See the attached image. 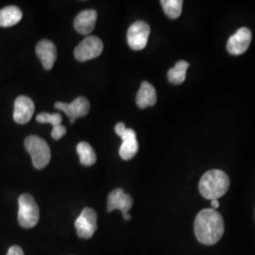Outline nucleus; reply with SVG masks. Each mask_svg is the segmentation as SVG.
<instances>
[{
	"mask_svg": "<svg viewBox=\"0 0 255 255\" xmlns=\"http://www.w3.org/2000/svg\"><path fill=\"white\" fill-rule=\"evenodd\" d=\"M157 101V94L152 84L149 82H143L136 95L137 106L141 109L153 106Z\"/></svg>",
	"mask_w": 255,
	"mask_h": 255,
	"instance_id": "16",
	"label": "nucleus"
},
{
	"mask_svg": "<svg viewBox=\"0 0 255 255\" xmlns=\"http://www.w3.org/2000/svg\"><path fill=\"white\" fill-rule=\"evenodd\" d=\"M150 33V27L144 21L134 22L128 30V44L133 50H142L146 47Z\"/></svg>",
	"mask_w": 255,
	"mask_h": 255,
	"instance_id": "7",
	"label": "nucleus"
},
{
	"mask_svg": "<svg viewBox=\"0 0 255 255\" xmlns=\"http://www.w3.org/2000/svg\"><path fill=\"white\" fill-rule=\"evenodd\" d=\"M25 147L30 155L32 164L37 169H42L49 164L51 151L46 140L36 135H29L25 139Z\"/></svg>",
	"mask_w": 255,
	"mask_h": 255,
	"instance_id": "3",
	"label": "nucleus"
},
{
	"mask_svg": "<svg viewBox=\"0 0 255 255\" xmlns=\"http://www.w3.org/2000/svg\"><path fill=\"white\" fill-rule=\"evenodd\" d=\"M35 52L44 68L50 70L57 59V48L54 43L49 40H42L37 44Z\"/></svg>",
	"mask_w": 255,
	"mask_h": 255,
	"instance_id": "13",
	"label": "nucleus"
},
{
	"mask_svg": "<svg viewBox=\"0 0 255 255\" xmlns=\"http://www.w3.org/2000/svg\"><path fill=\"white\" fill-rule=\"evenodd\" d=\"M182 0H162L161 5L164 9V13L171 19L178 18L182 14Z\"/></svg>",
	"mask_w": 255,
	"mask_h": 255,
	"instance_id": "20",
	"label": "nucleus"
},
{
	"mask_svg": "<svg viewBox=\"0 0 255 255\" xmlns=\"http://www.w3.org/2000/svg\"><path fill=\"white\" fill-rule=\"evenodd\" d=\"M115 130L116 133L122 139V145L119 148L120 157L126 161L132 159L139 149L136 132L131 128H126L124 123H118Z\"/></svg>",
	"mask_w": 255,
	"mask_h": 255,
	"instance_id": "5",
	"label": "nucleus"
},
{
	"mask_svg": "<svg viewBox=\"0 0 255 255\" xmlns=\"http://www.w3.org/2000/svg\"><path fill=\"white\" fill-rule=\"evenodd\" d=\"M211 205H212V209H218L219 207V202L218 200H213L211 201Z\"/></svg>",
	"mask_w": 255,
	"mask_h": 255,
	"instance_id": "22",
	"label": "nucleus"
},
{
	"mask_svg": "<svg viewBox=\"0 0 255 255\" xmlns=\"http://www.w3.org/2000/svg\"><path fill=\"white\" fill-rule=\"evenodd\" d=\"M230 187L228 175L219 169H212L201 177L199 189L206 200H219L224 196Z\"/></svg>",
	"mask_w": 255,
	"mask_h": 255,
	"instance_id": "2",
	"label": "nucleus"
},
{
	"mask_svg": "<svg viewBox=\"0 0 255 255\" xmlns=\"http://www.w3.org/2000/svg\"><path fill=\"white\" fill-rule=\"evenodd\" d=\"M189 67V64L185 61H179L175 64L173 68L169 69L167 72L168 81L173 84H182L185 81L186 71Z\"/></svg>",
	"mask_w": 255,
	"mask_h": 255,
	"instance_id": "18",
	"label": "nucleus"
},
{
	"mask_svg": "<svg viewBox=\"0 0 255 255\" xmlns=\"http://www.w3.org/2000/svg\"><path fill=\"white\" fill-rule=\"evenodd\" d=\"M23 16L22 10L16 6H8L0 9V27H12L19 23Z\"/></svg>",
	"mask_w": 255,
	"mask_h": 255,
	"instance_id": "17",
	"label": "nucleus"
},
{
	"mask_svg": "<svg viewBox=\"0 0 255 255\" xmlns=\"http://www.w3.org/2000/svg\"><path fill=\"white\" fill-rule=\"evenodd\" d=\"M18 222L21 227H35L40 219L39 207L34 198L29 194H22L18 199Z\"/></svg>",
	"mask_w": 255,
	"mask_h": 255,
	"instance_id": "4",
	"label": "nucleus"
},
{
	"mask_svg": "<svg viewBox=\"0 0 255 255\" xmlns=\"http://www.w3.org/2000/svg\"><path fill=\"white\" fill-rule=\"evenodd\" d=\"M253 39L252 31L248 27H240L235 34L229 38L227 50L233 55L245 53Z\"/></svg>",
	"mask_w": 255,
	"mask_h": 255,
	"instance_id": "11",
	"label": "nucleus"
},
{
	"mask_svg": "<svg viewBox=\"0 0 255 255\" xmlns=\"http://www.w3.org/2000/svg\"><path fill=\"white\" fill-rule=\"evenodd\" d=\"M132 205H133L132 198L121 188L115 189L114 191L111 192L108 196V201H107L108 212H112L114 210H120L123 214V218L125 220L130 219V215L128 214V211L131 209Z\"/></svg>",
	"mask_w": 255,
	"mask_h": 255,
	"instance_id": "10",
	"label": "nucleus"
},
{
	"mask_svg": "<svg viewBox=\"0 0 255 255\" xmlns=\"http://www.w3.org/2000/svg\"><path fill=\"white\" fill-rule=\"evenodd\" d=\"M6 255H25L23 250L19 246L10 247Z\"/></svg>",
	"mask_w": 255,
	"mask_h": 255,
	"instance_id": "21",
	"label": "nucleus"
},
{
	"mask_svg": "<svg viewBox=\"0 0 255 255\" xmlns=\"http://www.w3.org/2000/svg\"><path fill=\"white\" fill-rule=\"evenodd\" d=\"M77 152L80 156L81 163L83 165L90 166L96 163L97 155L95 150L87 142H81L77 146Z\"/></svg>",
	"mask_w": 255,
	"mask_h": 255,
	"instance_id": "19",
	"label": "nucleus"
},
{
	"mask_svg": "<svg viewBox=\"0 0 255 255\" xmlns=\"http://www.w3.org/2000/svg\"><path fill=\"white\" fill-rule=\"evenodd\" d=\"M37 122L45 124L49 123L52 125L51 136L54 140H60L62 137L66 134V128L62 125L63 117L59 114H48V113H41L36 117Z\"/></svg>",
	"mask_w": 255,
	"mask_h": 255,
	"instance_id": "15",
	"label": "nucleus"
},
{
	"mask_svg": "<svg viewBox=\"0 0 255 255\" xmlns=\"http://www.w3.org/2000/svg\"><path fill=\"white\" fill-rule=\"evenodd\" d=\"M103 51V43L99 37L87 36L77 46L74 51L75 58L80 62H86L98 58Z\"/></svg>",
	"mask_w": 255,
	"mask_h": 255,
	"instance_id": "6",
	"label": "nucleus"
},
{
	"mask_svg": "<svg viewBox=\"0 0 255 255\" xmlns=\"http://www.w3.org/2000/svg\"><path fill=\"white\" fill-rule=\"evenodd\" d=\"M97 214L92 208H84L75 221V228L78 236L84 239L91 238L97 231Z\"/></svg>",
	"mask_w": 255,
	"mask_h": 255,
	"instance_id": "8",
	"label": "nucleus"
},
{
	"mask_svg": "<svg viewBox=\"0 0 255 255\" xmlns=\"http://www.w3.org/2000/svg\"><path fill=\"white\" fill-rule=\"evenodd\" d=\"M194 230L197 239L203 245H215L224 234L223 218L217 210H201L195 219Z\"/></svg>",
	"mask_w": 255,
	"mask_h": 255,
	"instance_id": "1",
	"label": "nucleus"
},
{
	"mask_svg": "<svg viewBox=\"0 0 255 255\" xmlns=\"http://www.w3.org/2000/svg\"><path fill=\"white\" fill-rule=\"evenodd\" d=\"M54 106L56 109L64 112L71 123H74L76 119L86 116L90 111V102L84 97H79L71 103L58 101L55 103Z\"/></svg>",
	"mask_w": 255,
	"mask_h": 255,
	"instance_id": "9",
	"label": "nucleus"
},
{
	"mask_svg": "<svg viewBox=\"0 0 255 255\" xmlns=\"http://www.w3.org/2000/svg\"><path fill=\"white\" fill-rule=\"evenodd\" d=\"M98 13L95 9H85L81 11L74 20L75 29L83 35H87L94 30Z\"/></svg>",
	"mask_w": 255,
	"mask_h": 255,
	"instance_id": "14",
	"label": "nucleus"
},
{
	"mask_svg": "<svg viewBox=\"0 0 255 255\" xmlns=\"http://www.w3.org/2000/svg\"><path fill=\"white\" fill-rule=\"evenodd\" d=\"M35 105L31 99L26 96H19L14 102L13 119L17 124H26L33 117Z\"/></svg>",
	"mask_w": 255,
	"mask_h": 255,
	"instance_id": "12",
	"label": "nucleus"
}]
</instances>
